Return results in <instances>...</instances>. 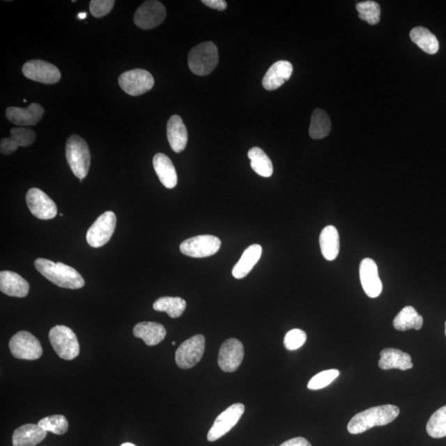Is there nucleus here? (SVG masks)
<instances>
[{
	"label": "nucleus",
	"instance_id": "37",
	"mask_svg": "<svg viewBox=\"0 0 446 446\" xmlns=\"http://www.w3.org/2000/svg\"><path fill=\"white\" fill-rule=\"evenodd\" d=\"M307 334L301 329H293L285 334L284 345L289 351L300 349L305 344Z\"/></svg>",
	"mask_w": 446,
	"mask_h": 446
},
{
	"label": "nucleus",
	"instance_id": "32",
	"mask_svg": "<svg viewBox=\"0 0 446 446\" xmlns=\"http://www.w3.org/2000/svg\"><path fill=\"white\" fill-rule=\"evenodd\" d=\"M426 431L432 438L446 436V405L432 414L426 424Z\"/></svg>",
	"mask_w": 446,
	"mask_h": 446
},
{
	"label": "nucleus",
	"instance_id": "38",
	"mask_svg": "<svg viewBox=\"0 0 446 446\" xmlns=\"http://www.w3.org/2000/svg\"><path fill=\"white\" fill-rule=\"evenodd\" d=\"M114 3V0H91L89 10L93 17H104L113 10Z\"/></svg>",
	"mask_w": 446,
	"mask_h": 446
},
{
	"label": "nucleus",
	"instance_id": "42",
	"mask_svg": "<svg viewBox=\"0 0 446 446\" xmlns=\"http://www.w3.org/2000/svg\"><path fill=\"white\" fill-rule=\"evenodd\" d=\"M86 16H87L86 13H79L77 17L79 20H84L86 19Z\"/></svg>",
	"mask_w": 446,
	"mask_h": 446
},
{
	"label": "nucleus",
	"instance_id": "39",
	"mask_svg": "<svg viewBox=\"0 0 446 446\" xmlns=\"http://www.w3.org/2000/svg\"><path fill=\"white\" fill-rule=\"evenodd\" d=\"M19 147L11 137L3 138L1 142H0V151H1V154L4 155L15 153Z\"/></svg>",
	"mask_w": 446,
	"mask_h": 446
},
{
	"label": "nucleus",
	"instance_id": "26",
	"mask_svg": "<svg viewBox=\"0 0 446 446\" xmlns=\"http://www.w3.org/2000/svg\"><path fill=\"white\" fill-rule=\"evenodd\" d=\"M319 244L325 260L332 261L337 259L340 252V236L336 227L325 226L320 234Z\"/></svg>",
	"mask_w": 446,
	"mask_h": 446
},
{
	"label": "nucleus",
	"instance_id": "17",
	"mask_svg": "<svg viewBox=\"0 0 446 446\" xmlns=\"http://www.w3.org/2000/svg\"><path fill=\"white\" fill-rule=\"evenodd\" d=\"M44 109L37 102L30 105L28 108L10 107L6 109V117L8 121L17 126H34L43 117Z\"/></svg>",
	"mask_w": 446,
	"mask_h": 446
},
{
	"label": "nucleus",
	"instance_id": "7",
	"mask_svg": "<svg viewBox=\"0 0 446 446\" xmlns=\"http://www.w3.org/2000/svg\"><path fill=\"white\" fill-rule=\"evenodd\" d=\"M8 346L13 357L16 359L35 360L43 355L41 343L33 334L21 331L11 339Z\"/></svg>",
	"mask_w": 446,
	"mask_h": 446
},
{
	"label": "nucleus",
	"instance_id": "11",
	"mask_svg": "<svg viewBox=\"0 0 446 446\" xmlns=\"http://www.w3.org/2000/svg\"><path fill=\"white\" fill-rule=\"evenodd\" d=\"M166 17V7L162 2L157 0H148L137 8L133 20L138 28L149 30L162 24Z\"/></svg>",
	"mask_w": 446,
	"mask_h": 446
},
{
	"label": "nucleus",
	"instance_id": "24",
	"mask_svg": "<svg viewBox=\"0 0 446 446\" xmlns=\"http://www.w3.org/2000/svg\"><path fill=\"white\" fill-rule=\"evenodd\" d=\"M133 334L137 338L144 340L146 345L153 346L164 340L167 336V330L160 323L142 322L134 327Z\"/></svg>",
	"mask_w": 446,
	"mask_h": 446
},
{
	"label": "nucleus",
	"instance_id": "4",
	"mask_svg": "<svg viewBox=\"0 0 446 446\" xmlns=\"http://www.w3.org/2000/svg\"><path fill=\"white\" fill-rule=\"evenodd\" d=\"M218 63V51L213 42H205L191 49L188 56L190 70L199 77L213 72Z\"/></svg>",
	"mask_w": 446,
	"mask_h": 446
},
{
	"label": "nucleus",
	"instance_id": "35",
	"mask_svg": "<svg viewBox=\"0 0 446 446\" xmlns=\"http://www.w3.org/2000/svg\"><path fill=\"white\" fill-rule=\"evenodd\" d=\"M340 376V371L338 369H328L325 371L316 374L315 376L310 379L307 383V387L310 390H319L323 387H328Z\"/></svg>",
	"mask_w": 446,
	"mask_h": 446
},
{
	"label": "nucleus",
	"instance_id": "13",
	"mask_svg": "<svg viewBox=\"0 0 446 446\" xmlns=\"http://www.w3.org/2000/svg\"><path fill=\"white\" fill-rule=\"evenodd\" d=\"M26 202L33 215L38 220H50L57 214L54 201L38 188L30 189L26 195Z\"/></svg>",
	"mask_w": 446,
	"mask_h": 446
},
{
	"label": "nucleus",
	"instance_id": "16",
	"mask_svg": "<svg viewBox=\"0 0 446 446\" xmlns=\"http://www.w3.org/2000/svg\"><path fill=\"white\" fill-rule=\"evenodd\" d=\"M360 278L364 291L369 298H377L380 295L383 284L378 276L376 262L370 258H365L360 262Z\"/></svg>",
	"mask_w": 446,
	"mask_h": 446
},
{
	"label": "nucleus",
	"instance_id": "21",
	"mask_svg": "<svg viewBox=\"0 0 446 446\" xmlns=\"http://www.w3.org/2000/svg\"><path fill=\"white\" fill-rule=\"evenodd\" d=\"M167 138L169 146L176 153L185 149L188 142V132L184 122L178 115H173L167 123Z\"/></svg>",
	"mask_w": 446,
	"mask_h": 446
},
{
	"label": "nucleus",
	"instance_id": "25",
	"mask_svg": "<svg viewBox=\"0 0 446 446\" xmlns=\"http://www.w3.org/2000/svg\"><path fill=\"white\" fill-rule=\"evenodd\" d=\"M261 255L262 247L260 245L254 244L245 249L242 257L233 267V277L238 279L245 278L252 270L254 266L257 264Z\"/></svg>",
	"mask_w": 446,
	"mask_h": 446
},
{
	"label": "nucleus",
	"instance_id": "41",
	"mask_svg": "<svg viewBox=\"0 0 446 446\" xmlns=\"http://www.w3.org/2000/svg\"><path fill=\"white\" fill-rule=\"evenodd\" d=\"M279 446H312V445L309 443V440L303 438V437H296V438L285 441Z\"/></svg>",
	"mask_w": 446,
	"mask_h": 446
},
{
	"label": "nucleus",
	"instance_id": "5",
	"mask_svg": "<svg viewBox=\"0 0 446 446\" xmlns=\"http://www.w3.org/2000/svg\"><path fill=\"white\" fill-rule=\"evenodd\" d=\"M53 349L61 359L72 360L79 354V345L77 334L66 325H56L49 332Z\"/></svg>",
	"mask_w": 446,
	"mask_h": 446
},
{
	"label": "nucleus",
	"instance_id": "15",
	"mask_svg": "<svg viewBox=\"0 0 446 446\" xmlns=\"http://www.w3.org/2000/svg\"><path fill=\"white\" fill-rule=\"evenodd\" d=\"M244 346L238 339H229L222 343L218 354V365L222 371L235 372L243 363Z\"/></svg>",
	"mask_w": 446,
	"mask_h": 446
},
{
	"label": "nucleus",
	"instance_id": "40",
	"mask_svg": "<svg viewBox=\"0 0 446 446\" xmlns=\"http://www.w3.org/2000/svg\"><path fill=\"white\" fill-rule=\"evenodd\" d=\"M202 3L205 6L218 11L225 10L227 7L225 0H203Z\"/></svg>",
	"mask_w": 446,
	"mask_h": 446
},
{
	"label": "nucleus",
	"instance_id": "9",
	"mask_svg": "<svg viewBox=\"0 0 446 446\" xmlns=\"http://www.w3.org/2000/svg\"><path fill=\"white\" fill-rule=\"evenodd\" d=\"M205 338L203 334H196L178 346L176 352V362L182 369L193 368L204 353Z\"/></svg>",
	"mask_w": 446,
	"mask_h": 446
},
{
	"label": "nucleus",
	"instance_id": "45",
	"mask_svg": "<svg viewBox=\"0 0 446 446\" xmlns=\"http://www.w3.org/2000/svg\"><path fill=\"white\" fill-rule=\"evenodd\" d=\"M445 336H446V323H445Z\"/></svg>",
	"mask_w": 446,
	"mask_h": 446
},
{
	"label": "nucleus",
	"instance_id": "33",
	"mask_svg": "<svg viewBox=\"0 0 446 446\" xmlns=\"http://www.w3.org/2000/svg\"><path fill=\"white\" fill-rule=\"evenodd\" d=\"M356 10L359 12L360 19L370 25H376L380 21L381 8L376 2L371 0L360 2L356 4Z\"/></svg>",
	"mask_w": 446,
	"mask_h": 446
},
{
	"label": "nucleus",
	"instance_id": "29",
	"mask_svg": "<svg viewBox=\"0 0 446 446\" xmlns=\"http://www.w3.org/2000/svg\"><path fill=\"white\" fill-rule=\"evenodd\" d=\"M332 123L325 111L316 109L312 114L309 134L312 139H323L331 132Z\"/></svg>",
	"mask_w": 446,
	"mask_h": 446
},
{
	"label": "nucleus",
	"instance_id": "14",
	"mask_svg": "<svg viewBox=\"0 0 446 446\" xmlns=\"http://www.w3.org/2000/svg\"><path fill=\"white\" fill-rule=\"evenodd\" d=\"M22 71L26 78L46 84H56L61 77L56 66L41 60L26 62Z\"/></svg>",
	"mask_w": 446,
	"mask_h": 446
},
{
	"label": "nucleus",
	"instance_id": "30",
	"mask_svg": "<svg viewBox=\"0 0 446 446\" xmlns=\"http://www.w3.org/2000/svg\"><path fill=\"white\" fill-rule=\"evenodd\" d=\"M248 157L251 160L253 171L259 176L268 178L273 175V164L264 151L259 147H253L248 151Z\"/></svg>",
	"mask_w": 446,
	"mask_h": 446
},
{
	"label": "nucleus",
	"instance_id": "6",
	"mask_svg": "<svg viewBox=\"0 0 446 446\" xmlns=\"http://www.w3.org/2000/svg\"><path fill=\"white\" fill-rule=\"evenodd\" d=\"M117 217L112 211L102 213L87 231V243L91 247L100 248L108 243L114 235Z\"/></svg>",
	"mask_w": 446,
	"mask_h": 446
},
{
	"label": "nucleus",
	"instance_id": "19",
	"mask_svg": "<svg viewBox=\"0 0 446 446\" xmlns=\"http://www.w3.org/2000/svg\"><path fill=\"white\" fill-rule=\"evenodd\" d=\"M0 290L10 297L24 298L29 292V284L19 274L10 270L0 272Z\"/></svg>",
	"mask_w": 446,
	"mask_h": 446
},
{
	"label": "nucleus",
	"instance_id": "1",
	"mask_svg": "<svg viewBox=\"0 0 446 446\" xmlns=\"http://www.w3.org/2000/svg\"><path fill=\"white\" fill-rule=\"evenodd\" d=\"M400 410L394 405L378 406L357 413L348 424L347 429L351 434L363 433L374 426L387 425L395 420Z\"/></svg>",
	"mask_w": 446,
	"mask_h": 446
},
{
	"label": "nucleus",
	"instance_id": "22",
	"mask_svg": "<svg viewBox=\"0 0 446 446\" xmlns=\"http://www.w3.org/2000/svg\"><path fill=\"white\" fill-rule=\"evenodd\" d=\"M378 367L383 370L399 369L404 371L413 367L412 357L399 349L387 348L380 352Z\"/></svg>",
	"mask_w": 446,
	"mask_h": 446
},
{
	"label": "nucleus",
	"instance_id": "20",
	"mask_svg": "<svg viewBox=\"0 0 446 446\" xmlns=\"http://www.w3.org/2000/svg\"><path fill=\"white\" fill-rule=\"evenodd\" d=\"M47 433L38 424H26L13 432V446H36L46 438Z\"/></svg>",
	"mask_w": 446,
	"mask_h": 446
},
{
	"label": "nucleus",
	"instance_id": "18",
	"mask_svg": "<svg viewBox=\"0 0 446 446\" xmlns=\"http://www.w3.org/2000/svg\"><path fill=\"white\" fill-rule=\"evenodd\" d=\"M293 66L286 61H279L272 65L263 78V86L267 91L275 89L284 86V83L291 77Z\"/></svg>",
	"mask_w": 446,
	"mask_h": 446
},
{
	"label": "nucleus",
	"instance_id": "2",
	"mask_svg": "<svg viewBox=\"0 0 446 446\" xmlns=\"http://www.w3.org/2000/svg\"><path fill=\"white\" fill-rule=\"evenodd\" d=\"M34 264L40 274L57 286L70 289H79L84 286V279L79 272L63 263L38 258Z\"/></svg>",
	"mask_w": 446,
	"mask_h": 446
},
{
	"label": "nucleus",
	"instance_id": "8",
	"mask_svg": "<svg viewBox=\"0 0 446 446\" xmlns=\"http://www.w3.org/2000/svg\"><path fill=\"white\" fill-rule=\"evenodd\" d=\"M120 87L125 93L131 96H139L151 91L154 86L155 80L148 71L142 69H134L126 71L118 78Z\"/></svg>",
	"mask_w": 446,
	"mask_h": 446
},
{
	"label": "nucleus",
	"instance_id": "27",
	"mask_svg": "<svg viewBox=\"0 0 446 446\" xmlns=\"http://www.w3.org/2000/svg\"><path fill=\"white\" fill-rule=\"evenodd\" d=\"M392 324L398 331L405 332L410 329L418 331L422 328L423 318L413 307L408 306L399 312Z\"/></svg>",
	"mask_w": 446,
	"mask_h": 446
},
{
	"label": "nucleus",
	"instance_id": "34",
	"mask_svg": "<svg viewBox=\"0 0 446 446\" xmlns=\"http://www.w3.org/2000/svg\"><path fill=\"white\" fill-rule=\"evenodd\" d=\"M38 424L43 430L56 435L65 434L69 428L68 422L62 415H53V416L45 417Z\"/></svg>",
	"mask_w": 446,
	"mask_h": 446
},
{
	"label": "nucleus",
	"instance_id": "44",
	"mask_svg": "<svg viewBox=\"0 0 446 446\" xmlns=\"http://www.w3.org/2000/svg\"><path fill=\"white\" fill-rule=\"evenodd\" d=\"M172 345H173V346H175V345H176V341H173V342H172Z\"/></svg>",
	"mask_w": 446,
	"mask_h": 446
},
{
	"label": "nucleus",
	"instance_id": "43",
	"mask_svg": "<svg viewBox=\"0 0 446 446\" xmlns=\"http://www.w3.org/2000/svg\"><path fill=\"white\" fill-rule=\"evenodd\" d=\"M121 446H136V445L132 443H124Z\"/></svg>",
	"mask_w": 446,
	"mask_h": 446
},
{
	"label": "nucleus",
	"instance_id": "12",
	"mask_svg": "<svg viewBox=\"0 0 446 446\" xmlns=\"http://www.w3.org/2000/svg\"><path fill=\"white\" fill-rule=\"evenodd\" d=\"M245 412V406L243 403H235L227 408L216 418L211 429L208 433V440L213 443L233 429L238 424Z\"/></svg>",
	"mask_w": 446,
	"mask_h": 446
},
{
	"label": "nucleus",
	"instance_id": "23",
	"mask_svg": "<svg viewBox=\"0 0 446 446\" xmlns=\"http://www.w3.org/2000/svg\"><path fill=\"white\" fill-rule=\"evenodd\" d=\"M153 167L162 184L167 189L177 185L178 177L176 167L167 155L158 153L153 158Z\"/></svg>",
	"mask_w": 446,
	"mask_h": 446
},
{
	"label": "nucleus",
	"instance_id": "3",
	"mask_svg": "<svg viewBox=\"0 0 446 446\" xmlns=\"http://www.w3.org/2000/svg\"><path fill=\"white\" fill-rule=\"evenodd\" d=\"M66 156L71 171L82 181L91 167V153L87 142L78 135L70 136L66 141Z\"/></svg>",
	"mask_w": 446,
	"mask_h": 446
},
{
	"label": "nucleus",
	"instance_id": "36",
	"mask_svg": "<svg viewBox=\"0 0 446 446\" xmlns=\"http://www.w3.org/2000/svg\"><path fill=\"white\" fill-rule=\"evenodd\" d=\"M11 138L19 146H29L36 140V133L32 129L13 128L10 131Z\"/></svg>",
	"mask_w": 446,
	"mask_h": 446
},
{
	"label": "nucleus",
	"instance_id": "28",
	"mask_svg": "<svg viewBox=\"0 0 446 446\" xmlns=\"http://www.w3.org/2000/svg\"><path fill=\"white\" fill-rule=\"evenodd\" d=\"M412 41L417 44L422 51L430 55H434L439 50V42L436 36L423 26H417L410 33Z\"/></svg>",
	"mask_w": 446,
	"mask_h": 446
},
{
	"label": "nucleus",
	"instance_id": "10",
	"mask_svg": "<svg viewBox=\"0 0 446 446\" xmlns=\"http://www.w3.org/2000/svg\"><path fill=\"white\" fill-rule=\"evenodd\" d=\"M221 240L212 235H200L184 240L180 252L187 256L204 258L213 256L221 247Z\"/></svg>",
	"mask_w": 446,
	"mask_h": 446
},
{
	"label": "nucleus",
	"instance_id": "31",
	"mask_svg": "<svg viewBox=\"0 0 446 446\" xmlns=\"http://www.w3.org/2000/svg\"><path fill=\"white\" fill-rule=\"evenodd\" d=\"M153 309L157 312H164L172 318H178L184 314L186 302L178 297H162L156 300Z\"/></svg>",
	"mask_w": 446,
	"mask_h": 446
}]
</instances>
